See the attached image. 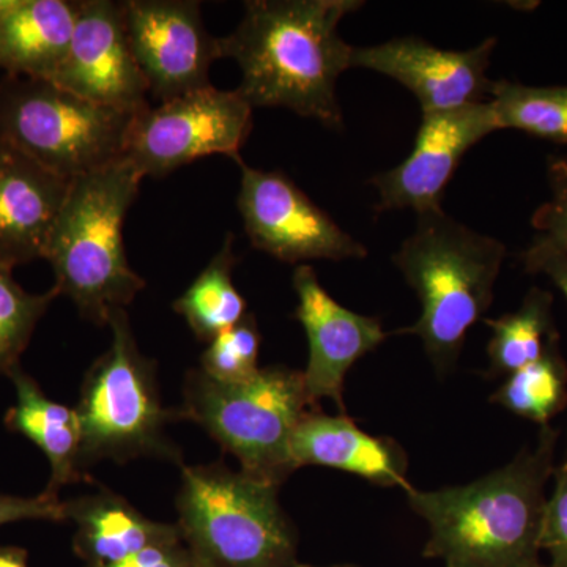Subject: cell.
I'll use <instances>...</instances> for the list:
<instances>
[{"mask_svg": "<svg viewBox=\"0 0 567 567\" xmlns=\"http://www.w3.org/2000/svg\"><path fill=\"white\" fill-rule=\"evenodd\" d=\"M360 0H251L240 24L219 39L221 58L241 70L235 89L252 107H284L342 130L336 85L352 69V44L339 33Z\"/></svg>", "mask_w": 567, "mask_h": 567, "instance_id": "cell-1", "label": "cell"}, {"mask_svg": "<svg viewBox=\"0 0 567 567\" xmlns=\"http://www.w3.org/2000/svg\"><path fill=\"white\" fill-rule=\"evenodd\" d=\"M558 439L557 429L544 425L535 446L473 483L405 492L413 513L427 524L424 557L442 559L446 567H529L539 561Z\"/></svg>", "mask_w": 567, "mask_h": 567, "instance_id": "cell-2", "label": "cell"}, {"mask_svg": "<svg viewBox=\"0 0 567 567\" xmlns=\"http://www.w3.org/2000/svg\"><path fill=\"white\" fill-rule=\"evenodd\" d=\"M507 256L506 245L451 218L443 208L417 215L393 264L415 290L421 316L395 331L423 341L440 375L456 365L470 328L494 303L496 279Z\"/></svg>", "mask_w": 567, "mask_h": 567, "instance_id": "cell-3", "label": "cell"}, {"mask_svg": "<svg viewBox=\"0 0 567 567\" xmlns=\"http://www.w3.org/2000/svg\"><path fill=\"white\" fill-rule=\"evenodd\" d=\"M142 178L125 158L73 178L48 241L44 259L54 270V289L100 327L145 287L130 267L123 241L126 213Z\"/></svg>", "mask_w": 567, "mask_h": 567, "instance_id": "cell-4", "label": "cell"}, {"mask_svg": "<svg viewBox=\"0 0 567 567\" xmlns=\"http://www.w3.org/2000/svg\"><path fill=\"white\" fill-rule=\"evenodd\" d=\"M178 528L199 567H295L298 536L279 487L223 462L182 466Z\"/></svg>", "mask_w": 567, "mask_h": 567, "instance_id": "cell-5", "label": "cell"}, {"mask_svg": "<svg viewBox=\"0 0 567 567\" xmlns=\"http://www.w3.org/2000/svg\"><path fill=\"white\" fill-rule=\"evenodd\" d=\"M112 341L82 382L80 404L81 468L103 461L159 458L183 466L182 451L167 434L178 420L159 393L156 363L144 357L125 309L110 319Z\"/></svg>", "mask_w": 567, "mask_h": 567, "instance_id": "cell-6", "label": "cell"}, {"mask_svg": "<svg viewBox=\"0 0 567 567\" xmlns=\"http://www.w3.org/2000/svg\"><path fill=\"white\" fill-rule=\"evenodd\" d=\"M315 410L303 371L270 365L246 383L227 385L200 369L185 377L178 420H188L240 462L241 472L281 487L297 472L292 439Z\"/></svg>", "mask_w": 567, "mask_h": 567, "instance_id": "cell-7", "label": "cell"}, {"mask_svg": "<svg viewBox=\"0 0 567 567\" xmlns=\"http://www.w3.org/2000/svg\"><path fill=\"white\" fill-rule=\"evenodd\" d=\"M132 117L50 80H0V142L69 181L121 162Z\"/></svg>", "mask_w": 567, "mask_h": 567, "instance_id": "cell-8", "label": "cell"}, {"mask_svg": "<svg viewBox=\"0 0 567 567\" xmlns=\"http://www.w3.org/2000/svg\"><path fill=\"white\" fill-rule=\"evenodd\" d=\"M252 110L237 91L213 85L145 107L130 122L123 158L144 177H164L210 155L241 162V147L252 132Z\"/></svg>", "mask_w": 567, "mask_h": 567, "instance_id": "cell-9", "label": "cell"}, {"mask_svg": "<svg viewBox=\"0 0 567 567\" xmlns=\"http://www.w3.org/2000/svg\"><path fill=\"white\" fill-rule=\"evenodd\" d=\"M241 167L238 212L254 248L287 264L361 260L368 248L279 171Z\"/></svg>", "mask_w": 567, "mask_h": 567, "instance_id": "cell-10", "label": "cell"}, {"mask_svg": "<svg viewBox=\"0 0 567 567\" xmlns=\"http://www.w3.org/2000/svg\"><path fill=\"white\" fill-rule=\"evenodd\" d=\"M123 20L148 95L169 102L210 87V66L221 59L219 39L205 28L193 0H126Z\"/></svg>", "mask_w": 567, "mask_h": 567, "instance_id": "cell-11", "label": "cell"}, {"mask_svg": "<svg viewBox=\"0 0 567 567\" xmlns=\"http://www.w3.org/2000/svg\"><path fill=\"white\" fill-rule=\"evenodd\" d=\"M495 132L491 102L423 114L412 153L369 182L379 193L375 210H413L416 215L440 210L466 153Z\"/></svg>", "mask_w": 567, "mask_h": 567, "instance_id": "cell-12", "label": "cell"}, {"mask_svg": "<svg viewBox=\"0 0 567 567\" xmlns=\"http://www.w3.org/2000/svg\"><path fill=\"white\" fill-rule=\"evenodd\" d=\"M496 48L495 37L465 51L436 48L417 37H401L354 47L352 69L385 74L415 95L421 112L461 110L491 100L487 70Z\"/></svg>", "mask_w": 567, "mask_h": 567, "instance_id": "cell-13", "label": "cell"}, {"mask_svg": "<svg viewBox=\"0 0 567 567\" xmlns=\"http://www.w3.org/2000/svg\"><path fill=\"white\" fill-rule=\"evenodd\" d=\"M51 81L87 102L125 114L151 106L147 82L130 47L122 2L81 0L69 52Z\"/></svg>", "mask_w": 567, "mask_h": 567, "instance_id": "cell-14", "label": "cell"}, {"mask_svg": "<svg viewBox=\"0 0 567 567\" xmlns=\"http://www.w3.org/2000/svg\"><path fill=\"white\" fill-rule=\"evenodd\" d=\"M292 284L298 297L295 317L308 336L309 360L303 375L309 401L316 406L330 399L346 413L347 374L358 360L379 349L390 333L379 319L339 305L309 265L295 268Z\"/></svg>", "mask_w": 567, "mask_h": 567, "instance_id": "cell-15", "label": "cell"}, {"mask_svg": "<svg viewBox=\"0 0 567 567\" xmlns=\"http://www.w3.org/2000/svg\"><path fill=\"white\" fill-rule=\"evenodd\" d=\"M70 183L0 142V267L44 259Z\"/></svg>", "mask_w": 567, "mask_h": 567, "instance_id": "cell-16", "label": "cell"}, {"mask_svg": "<svg viewBox=\"0 0 567 567\" xmlns=\"http://www.w3.org/2000/svg\"><path fill=\"white\" fill-rule=\"evenodd\" d=\"M290 451L297 470L327 466L380 487H401L404 492L413 487L406 480L404 447L390 436L361 431L346 413L331 416L309 410L295 431Z\"/></svg>", "mask_w": 567, "mask_h": 567, "instance_id": "cell-17", "label": "cell"}, {"mask_svg": "<svg viewBox=\"0 0 567 567\" xmlns=\"http://www.w3.org/2000/svg\"><path fill=\"white\" fill-rule=\"evenodd\" d=\"M65 513L76 525L74 551L87 567L115 565L145 548L183 540L177 524L151 520L106 487L65 502Z\"/></svg>", "mask_w": 567, "mask_h": 567, "instance_id": "cell-18", "label": "cell"}, {"mask_svg": "<svg viewBox=\"0 0 567 567\" xmlns=\"http://www.w3.org/2000/svg\"><path fill=\"white\" fill-rule=\"evenodd\" d=\"M81 0H20L0 20V70L52 80L69 52Z\"/></svg>", "mask_w": 567, "mask_h": 567, "instance_id": "cell-19", "label": "cell"}, {"mask_svg": "<svg viewBox=\"0 0 567 567\" xmlns=\"http://www.w3.org/2000/svg\"><path fill=\"white\" fill-rule=\"evenodd\" d=\"M17 390V404L6 415V425L39 446L51 465V477L43 494L59 498L69 484L91 481L81 468L82 432L76 409L51 401L39 383L22 371L9 374Z\"/></svg>", "mask_w": 567, "mask_h": 567, "instance_id": "cell-20", "label": "cell"}, {"mask_svg": "<svg viewBox=\"0 0 567 567\" xmlns=\"http://www.w3.org/2000/svg\"><path fill=\"white\" fill-rule=\"evenodd\" d=\"M484 322L492 331L487 344L488 379L507 377L535 363L559 341L554 295L539 287L529 289L516 311Z\"/></svg>", "mask_w": 567, "mask_h": 567, "instance_id": "cell-21", "label": "cell"}, {"mask_svg": "<svg viewBox=\"0 0 567 567\" xmlns=\"http://www.w3.org/2000/svg\"><path fill=\"white\" fill-rule=\"evenodd\" d=\"M238 257L234 252V235L227 234L221 249L174 301V311L183 316L199 341L212 342L223 331L240 322L248 311L244 295L233 279Z\"/></svg>", "mask_w": 567, "mask_h": 567, "instance_id": "cell-22", "label": "cell"}, {"mask_svg": "<svg viewBox=\"0 0 567 567\" xmlns=\"http://www.w3.org/2000/svg\"><path fill=\"white\" fill-rule=\"evenodd\" d=\"M496 128L517 130L537 140L567 144V85H525L498 80L491 100Z\"/></svg>", "mask_w": 567, "mask_h": 567, "instance_id": "cell-23", "label": "cell"}, {"mask_svg": "<svg viewBox=\"0 0 567 567\" xmlns=\"http://www.w3.org/2000/svg\"><path fill=\"white\" fill-rule=\"evenodd\" d=\"M491 402L540 427L550 424L567 406V364L559 341L535 363L507 375Z\"/></svg>", "mask_w": 567, "mask_h": 567, "instance_id": "cell-24", "label": "cell"}, {"mask_svg": "<svg viewBox=\"0 0 567 567\" xmlns=\"http://www.w3.org/2000/svg\"><path fill=\"white\" fill-rule=\"evenodd\" d=\"M58 297L55 289L41 295L25 292L11 270L0 267V375H9L20 365L37 323Z\"/></svg>", "mask_w": 567, "mask_h": 567, "instance_id": "cell-25", "label": "cell"}, {"mask_svg": "<svg viewBox=\"0 0 567 567\" xmlns=\"http://www.w3.org/2000/svg\"><path fill=\"white\" fill-rule=\"evenodd\" d=\"M262 344L256 316L248 312L237 324L208 342L200 357V371L219 383L238 385L259 374V350Z\"/></svg>", "mask_w": 567, "mask_h": 567, "instance_id": "cell-26", "label": "cell"}, {"mask_svg": "<svg viewBox=\"0 0 567 567\" xmlns=\"http://www.w3.org/2000/svg\"><path fill=\"white\" fill-rule=\"evenodd\" d=\"M546 175L550 199L532 218L537 237L567 254V155H548Z\"/></svg>", "mask_w": 567, "mask_h": 567, "instance_id": "cell-27", "label": "cell"}, {"mask_svg": "<svg viewBox=\"0 0 567 567\" xmlns=\"http://www.w3.org/2000/svg\"><path fill=\"white\" fill-rule=\"evenodd\" d=\"M540 551H546L551 567H567V470H555V488L547 498L543 528L539 537Z\"/></svg>", "mask_w": 567, "mask_h": 567, "instance_id": "cell-28", "label": "cell"}, {"mask_svg": "<svg viewBox=\"0 0 567 567\" xmlns=\"http://www.w3.org/2000/svg\"><path fill=\"white\" fill-rule=\"evenodd\" d=\"M21 520L66 522L65 502L43 492L32 498L0 495V527Z\"/></svg>", "mask_w": 567, "mask_h": 567, "instance_id": "cell-29", "label": "cell"}, {"mask_svg": "<svg viewBox=\"0 0 567 567\" xmlns=\"http://www.w3.org/2000/svg\"><path fill=\"white\" fill-rule=\"evenodd\" d=\"M518 260L527 274L546 275L567 300V254L536 235L528 248L518 254Z\"/></svg>", "mask_w": 567, "mask_h": 567, "instance_id": "cell-30", "label": "cell"}, {"mask_svg": "<svg viewBox=\"0 0 567 567\" xmlns=\"http://www.w3.org/2000/svg\"><path fill=\"white\" fill-rule=\"evenodd\" d=\"M99 567H199V565L182 540V543L148 547L115 565Z\"/></svg>", "mask_w": 567, "mask_h": 567, "instance_id": "cell-31", "label": "cell"}, {"mask_svg": "<svg viewBox=\"0 0 567 567\" xmlns=\"http://www.w3.org/2000/svg\"><path fill=\"white\" fill-rule=\"evenodd\" d=\"M0 567H28V551L20 547L0 546Z\"/></svg>", "mask_w": 567, "mask_h": 567, "instance_id": "cell-32", "label": "cell"}, {"mask_svg": "<svg viewBox=\"0 0 567 567\" xmlns=\"http://www.w3.org/2000/svg\"><path fill=\"white\" fill-rule=\"evenodd\" d=\"M18 3H20V0H0V20H3L10 11L17 9Z\"/></svg>", "mask_w": 567, "mask_h": 567, "instance_id": "cell-33", "label": "cell"}, {"mask_svg": "<svg viewBox=\"0 0 567 567\" xmlns=\"http://www.w3.org/2000/svg\"><path fill=\"white\" fill-rule=\"evenodd\" d=\"M295 567H360L354 565H336V566H311V565H303V563H298Z\"/></svg>", "mask_w": 567, "mask_h": 567, "instance_id": "cell-34", "label": "cell"}, {"mask_svg": "<svg viewBox=\"0 0 567 567\" xmlns=\"http://www.w3.org/2000/svg\"><path fill=\"white\" fill-rule=\"evenodd\" d=\"M529 567H551V566L550 565H544V563L537 561V563H535V565L529 566Z\"/></svg>", "mask_w": 567, "mask_h": 567, "instance_id": "cell-35", "label": "cell"}, {"mask_svg": "<svg viewBox=\"0 0 567 567\" xmlns=\"http://www.w3.org/2000/svg\"><path fill=\"white\" fill-rule=\"evenodd\" d=\"M563 466H565V468L567 470V453H566V461H565V464H563Z\"/></svg>", "mask_w": 567, "mask_h": 567, "instance_id": "cell-36", "label": "cell"}]
</instances>
